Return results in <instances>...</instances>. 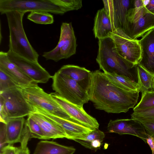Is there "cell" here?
<instances>
[{"instance_id": "cell-1", "label": "cell", "mask_w": 154, "mask_h": 154, "mask_svg": "<svg viewBox=\"0 0 154 154\" xmlns=\"http://www.w3.org/2000/svg\"><path fill=\"white\" fill-rule=\"evenodd\" d=\"M140 91H128L111 82L99 70L91 72L88 90L95 108L108 113H126L137 104Z\"/></svg>"}, {"instance_id": "cell-2", "label": "cell", "mask_w": 154, "mask_h": 154, "mask_svg": "<svg viewBox=\"0 0 154 154\" xmlns=\"http://www.w3.org/2000/svg\"><path fill=\"white\" fill-rule=\"evenodd\" d=\"M81 8V3L78 0H0L1 14L16 11L25 13L42 11L63 15Z\"/></svg>"}, {"instance_id": "cell-3", "label": "cell", "mask_w": 154, "mask_h": 154, "mask_svg": "<svg viewBox=\"0 0 154 154\" xmlns=\"http://www.w3.org/2000/svg\"><path fill=\"white\" fill-rule=\"evenodd\" d=\"M96 61L104 72L115 73L135 81L134 69L136 68L121 57L110 37L99 40Z\"/></svg>"}, {"instance_id": "cell-4", "label": "cell", "mask_w": 154, "mask_h": 154, "mask_svg": "<svg viewBox=\"0 0 154 154\" xmlns=\"http://www.w3.org/2000/svg\"><path fill=\"white\" fill-rule=\"evenodd\" d=\"M25 14L16 11L5 14L9 32V50L29 60L38 62L39 54L30 44L23 28Z\"/></svg>"}, {"instance_id": "cell-5", "label": "cell", "mask_w": 154, "mask_h": 154, "mask_svg": "<svg viewBox=\"0 0 154 154\" xmlns=\"http://www.w3.org/2000/svg\"><path fill=\"white\" fill-rule=\"evenodd\" d=\"M0 122L29 116L33 108L25 99L20 88L16 87L0 92Z\"/></svg>"}, {"instance_id": "cell-6", "label": "cell", "mask_w": 154, "mask_h": 154, "mask_svg": "<svg viewBox=\"0 0 154 154\" xmlns=\"http://www.w3.org/2000/svg\"><path fill=\"white\" fill-rule=\"evenodd\" d=\"M52 79L53 90L67 101L82 107L89 100L88 90L68 76L57 71Z\"/></svg>"}, {"instance_id": "cell-7", "label": "cell", "mask_w": 154, "mask_h": 154, "mask_svg": "<svg viewBox=\"0 0 154 154\" xmlns=\"http://www.w3.org/2000/svg\"><path fill=\"white\" fill-rule=\"evenodd\" d=\"M20 88L26 100L32 107L41 108L60 117L71 118L50 94L45 92L37 83H35Z\"/></svg>"}, {"instance_id": "cell-8", "label": "cell", "mask_w": 154, "mask_h": 154, "mask_svg": "<svg viewBox=\"0 0 154 154\" xmlns=\"http://www.w3.org/2000/svg\"><path fill=\"white\" fill-rule=\"evenodd\" d=\"M77 46L76 39L71 23H63L57 45L53 50L44 52L42 56L46 60L57 62L75 54Z\"/></svg>"}, {"instance_id": "cell-9", "label": "cell", "mask_w": 154, "mask_h": 154, "mask_svg": "<svg viewBox=\"0 0 154 154\" xmlns=\"http://www.w3.org/2000/svg\"><path fill=\"white\" fill-rule=\"evenodd\" d=\"M112 40L118 54L126 61L136 66L141 58V50L139 40L128 36L121 29H118L108 34Z\"/></svg>"}, {"instance_id": "cell-10", "label": "cell", "mask_w": 154, "mask_h": 154, "mask_svg": "<svg viewBox=\"0 0 154 154\" xmlns=\"http://www.w3.org/2000/svg\"><path fill=\"white\" fill-rule=\"evenodd\" d=\"M8 58L26 75L37 83L47 82L51 76L38 62L29 60L8 50Z\"/></svg>"}, {"instance_id": "cell-11", "label": "cell", "mask_w": 154, "mask_h": 154, "mask_svg": "<svg viewBox=\"0 0 154 154\" xmlns=\"http://www.w3.org/2000/svg\"><path fill=\"white\" fill-rule=\"evenodd\" d=\"M103 2L113 31L118 29H123L128 12L133 7L134 0H104Z\"/></svg>"}, {"instance_id": "cell-12", "label": "cell", "mask_w": 154, "mask_h": 154, "mask_svg": "<svg viewBox=\"0 0 154 154\" xmlns=\"http://www.w3.org/2000/svg\"><path fill=\"white\" fill-rule=\"evenodd\" d=\"M33 111L41 113L56 123L64 131L66 138L74 140L94 129L87 126L72 118L60 117L38 108L33 107Z\"/></svg>"}, {"instance_id": "cell-13", "label": "cell", "mask_w": 154, "mask_h": 154, "mask_svg": "<svg viewBox=\"0 0 154 154\" xmlns=\"http://www.w3.org/2000/svg\"><path fill=\"white\" fill-rule=\"evenodd\" d=\"M50 94L71 118L92 129H98L99 124L97 120L88 114L83 107H80L69 103L55 92Z\"/></svg>"}, {"instance_id": "cell-14", "label": "cell", "mask_w": 154, "mask_h": 154, "mask_svg": "<svg viewBox=\"0 0 154 154\" xmlns=\"http://www.w3.org/2000/svg\"><path fill=\"white\" fill-rule=\"evenodd\" d=\"M107 128L109 133L134 135L140 138L145 143H146L149 135L141 124L132 118L111 120L108 125Z\"/></svg>"}, {"instance_id": "cell-15", "label": "cell", "mask_w": 154, "mask_h": 154, "mask_svg": "<svg viewBox=\"0 0 154 154\" xmlns=\"http://www.w3.org/2000/svg\"><path fill=\"white\" fill-rule=\"evenodd\" d=\"M154 29V14L148 12L134 20L126 22L122 30L133 39L142 37Z\"/></svg>"}, {"instance_id": "cell-16", "label": "cell", "mask_w": 154, "mask_h": 154, "mask_svg": "<svg viewBox=\"0 0 154 154\" xmlns=\"http://www.w3.org/2000/svg\"><path fill=\"white\" fill-rule=\"evenodd\" d=\"M0 70L9 76L19 88L35 83L10 60L7 52L2 51L0 52Z\"/></svg>"}, {"instance_id": "cell-17", "label": "cell", "mask_w": 154, "mask_h": 154, "mask_svg": "<svg viewBox=\"0 0 154 154\" xmlns=\"http://www.w3.org/2000/svg\"><path fill=\"white\" fill-rule=\"evenodd\" d=\"M139 41L141 56L138 64L154 75V29L146 33Z\"/></svg>"}, {"instance_id": "cell-18", "label": "cell", "mask_w": 154, "mask_h": 154, "mask_svg": "<svg viewBox=\"0 0 154 154\" xmlns=\"http://www.w3.org/2000/svg\"><path fill=\"white\" fill-rule=\"evenodd\" d=\"M39 126L46 140L66 138L67 135L59 125L42 114L33 111L29 116Z\"/></svg>"}, {"instance_id": "cell-19", "label": "cell", "mask_w": 154, "mask_h": 154, "mask_svg": "<svg viewBox=\"0 0 154 154\" xmlns=\"http://www.w3.org/2000/svg\"><path fill=\"white\" fill-rule=\"evenodd\" d=\"M58 71L75 81L88 91L91 76L90 70L85 67L69 64L63 66Z\"/></svg>"}, {"instance_id": "cell-20", "label": "cell", "mask_w": 154, "mask_h": 154, "mask_svg": "<svg viewBox=\"0 0 154 154\" xmlns=\"http://www.w3.org/2000/svg\"><path fill=\"white\" fill-rule=\"evenodd\" d=\"M93 31L95 37L98 40L108 37V34L113 31L110 20L104 8L97 11L94 19Z\"/></svg>"}, {"instance_id": "cell-21", "label": "cell", "mask_w": 154, "mask_h": 154, "mask_svg": "<svg viewBox=\"0 0 154 154\" xmlns=\"http://www.w3.org/2000/svg\"><path fill=\"white\" fill-rule=\"evenodd\" d=\"M25 121L24 117L9 119L5 121L6 143L12 145L20 143Z\"/></svg>"}, {"instance_id": "cell-22", "label": "cell", "mask_w": 154, "mask_h": 154, "mask_svg": "<svg viewBox=\"0 0 154 154\" xmlns=\"http://www.w3.org/2000/svg\"><path fill=\"white\" fill-rule=\"evenodd\" d=\"M75 149L53 141L41 140L37 144L33 154H73Z\"/></svg>"}, {"instance_id": "cell-23", "label": "cell", "mask_w": 154, "mask_h": 154, "mask_svg": "<svg viewBox=\"0 0 154 154\" xmlns=\"http://www.w3.org/2000/svg\"><path fill=\"white\" fill-rule=\"evenodd\" d=\"M136 73L140 92L142 94L154 90V75L139 64L136 66Z\"/></svg>"}, {"instance_id": "cell-24", "label": "cell", "mask_w": 154, "mask_h": 154, "mask_svg": "<svg viewBox=\"0 0 154 154\" xmlns=\"http://www.w3.org/2000/svg\"><path fill=\"white\" fill-rule=\"evenodd\" d=\"M104 73L111 82L119 88L128 91H140L137 83L136 81L115 73Z\"/></svg>"}, {"instance_id": "cell-25", "label": "cell", "mask_w": 154, "mask_h": 154, "mask_svg": "<svg viewBox=\"0 0 154 154\" xmlns=\"http://www.w3.org/2000/svg\"><path fill=\"white\" fill-rule=\"evenodd\" d=\"M104 133L98 129H95L90 133L83 135L74 140L85 147L91 149L92 144L97 140H103Z\"/></svg>"}, {"instance_id": "cell-26", "label": "cell", "mask_w": 154, "mask_h": 154, "mask_svg": "<svg viewBox=\"0 0 154 154\" xmlns=\"http://www.w3.org/2000/svg\"><path fill=\"white\" fill-rule=\"evenodd\" d=\"M27 19L35 23L45 25L52 24L54 21L53 15L42 11L31 12L27 16Z\"/></svg>"}, {"instance_id": "cell-27", "label": "cell", "mask_w": 154, "mask_h": 154, "mask_svg": "<svg viewBox=\"0 0 154 154\" xmlns=\"http://www.w3.org/2000/svg\"><path fill=\"white\" fill-rule=\"evenodd\" d=\"M154 108V90L142 94L140 101L133 108L134 112Z\"/></svg>"}, {"instance_id": "cell-28", "label": "cell", "mask_w": 154, "mask_h": 154, "mask_svg": "<svg viewBox=\"0 0 154 154\" xmlns=\"http://www.w3.org/2000/svg\"><path fill=\"white\" fill-rule=\"evenodd\" d=\"M30 133V138L46 140L45 135L38 125L29 116L25 122Z\"/></svg>"}, {"instance_id": "cell-29", "label": "cell", "mask_w": 154, "mask_h": 154, "mask_svg": "<svg viewBox=\"0 0 154 154\" xmlns=\"http://www.w3.org/2000/svg\"><path fill=\"white\" fill-rule=\"evenodd\" d=\"M131 118L135 119L139 122L154 119V108L134 112L131 115Z\"/></svg>"}, {"instance_id": "cell-30", "label": "cell", "mask_w": 154, "mask_h": 154, "mask_svg": "<svg viewBox=\"0 0 154 154\" xmlns=\"http://www.w3.org/2000/svg\"><path fill=\"white\" fill-rule=\"evenodd\" d=\"M29 138L30 131L27 126L25 124L20 142L21 146L18 147L17 154H30L29 150L27 146Z\"/></svg>"}, {"instance_id": "cell-31", "label": "cell", "mask_w": 154, "mask_h": 154, "mask_svg": "<svg viewBox=\"0 0 154 154\" xmlns=\"http://www.w3.org/2000/svg\"><path fill=\"white\" fill-rule=\"evenodd\" d=\"M16 87H19L7 75L0 70V92Z\"/></svg>"}, {"instance_id": "cell-32", "label": "cell", "mask_w": 154, "mask_h": 154, "mask_svg": "<svg viewBox=\"0 0 154 154\" xmlns=\"http://www.w3.org/2000/svg\"><path fill=\"white\" fill-rule=\"evenodd\" d=\"M144 127L147 133L149 135H154V119L139 122Z\"/></svg>"}, {"instance_id": "cell-33", "label": "cell", "mask_w": 154, "mask_h": 154, "mask_svg": "<svg viewBox=\"0 0 154 154\" xmlns=\"http://www.w3.org/2000/svg\"><path fill=\"white\" fill-rule=\"evenodd\" d=\"M0 149L5 146L6 143V124L5 122H0Z\"/></svg>"}, {"instance_id": "cell-34", "label": "cell", "mask_w": 154, "mask_h": 154, "mask_svg": "<svg viewBox=\"0 0 154 154\" xmlns=\"http://www.w3.org/2000/svg\"><path fill=\"white\" fill-rule=\"evenodd\" d=\"M18 147L8 144L0 149V154H17Z\"/></svg>"}, {"instance_id": "cell-35", "label": "cell", "mask_w": 154, "mask_h": 154, "mask_svg": "<svg viewBox=\"0 0 154 154\" xmlns=\"http://www.w3.org/2000/svg\"><path fill=\"white\" fill-rule=\"evenodd\" d=\"M145 7L148 12L154 14V0H150Z\"/></svg>"}, {"instance_id": "cell-36", "label": "cell", "mask_w": 154, "mask_h": 154, "mask_svg": "<svg viewBox=\"0 0 154 154\" xmlns=\"http://www.w3.org/2000/svg\"><path fill=\"white\" fill-rule=\"evenodd\" d=\"M146 143L150 146L152 151L154 150V135H149L146 140Z\"/></svg>"}, {"instance_id": "cell-37", "label": "cell", "mask_w": 154, "mask_h": 154, "mask_svg": "<svg viewBox=\"0 0 154 154\" xmlns=\"http://www.w3.org/2000/svg\"><path fill=\"white\" fill-rule=\"evenodd\" d=\"M152 154H154V150L152 151Z\"/></svg>"}]
</instances>
